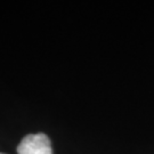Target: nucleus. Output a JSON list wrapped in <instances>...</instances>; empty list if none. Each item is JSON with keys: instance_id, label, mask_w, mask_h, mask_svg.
<instances>
[{"instance_id": "f257e3e1", "label": "nucleus", "mask_w": 154, "mask_h": 154, "mask_svg": "<svg viewBox=\"0 0 154 154\" xmlns=\"http://www.w3.org/2000/svg\"><path fill=\"white\" fill-rule=\"evenodd\" d=\"M18 154H53L48 136L45 134L28 135L17 146Z\"/></svg>"}, {"instance_id": "f03ea898", "label": "nucleus", "mask_w": 154, "mask_h": 154, "mask_svg": "<svg viewBox=\"0 0 154 154\" xmlns=\"http://www.w3.org/2000/svg\"><path fill=\"white\" fill-rule=\"evenodd\" d=\"M0 154H4V153H0Z\"/></svg>"}]
</instances>
